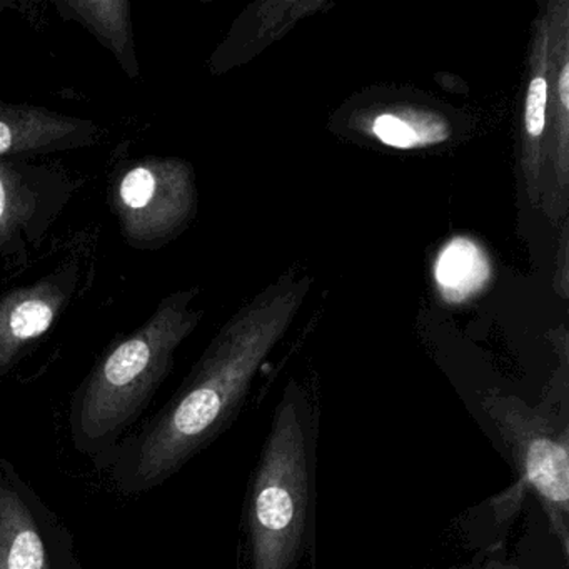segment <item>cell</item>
<instances>
[{"label": "cell", "mask_w": 569, "mask_h": 569, "mask_svg": "<svg viewBox=\"0 0 569 569\" xmlns=\"http://www.w3.org/2000/svg\"><path fill=\"white\" fill-rule=\"evenodd\" d=\"M266 341L229 329L208 349L171 401L126 445L116 468L121 491L158 488L234 421L268 351Z\"/></svg>", "instance_id": "6da1fadb"}, {"label": "cell", "mask_w": 569, "mask_h": 569, "mask_svg": "<svg viewBox=\"0 0 569 569\" xmlns=\"http://www.w3.org/2000/svg\"><path fill=\"white\" fill-rule=\"evenodd\" d=\"M318 419L286 389L252 472L246 502L249 569H296L311 541Z\"/></svg>", "instance_id": "7a4b0ae2"}, {"label": "cell", "mask_w": 569, "mask_h": 569, "mask_svg": "<svg viewBox=\"0 0 569 569\" xmlns=\"http://www.w3.org/2000/svg\"><path fill=\"white\" fill-rule=\"evenodd\" d=\"M191 298V292L166 298L141 328L116 342L92 368L72 401L78 449L108 448L142 415L171 371L179 346L198 325Z\"/></svg>", "instance_id": "3957f363"}, {"label": "cell", "mask_w": 569, "mask_h": 569, "mask_svg": "<svg viewBox=\"0 0 569 569\" xmlns=\"http://www.w3.org/2000/svg\"><path fill=\"white\" fill-rule=\"evenodd\" d=\"M489 419L515 458L526 488L545 509L549 528L569 555V431L566 415L535 411L515 399L488 406Z\"/></svg>", "instance_id": "277c9868"}, {"label": "cell", "mask_w": 569, "mask_h": 569, "mask_svg": "<svg viewBox=\"0 0 569 569\" xmlns=\"http://www.w3.org/2000/svg\"><path fill=\"white\" fill-rule=\"evenodd\" d=\"M192 206V172L181 159H138L112 181V211L126 242L136 249L171 241L188 222Z\"/></svg>", "instance_id": "5b68a950"}, {"label": "cell", "mask_w": 569, "mask_h": 569, "mask_svg": "<svg viewBox=\"0 0 569 569\" xmlns=\"http://www.w3.org/2000/svg\"><path fill=\"white\" fill-rule=\"evenodd\" d=\"M56 276L12 289L0 298V375H6L58 321L69 299Z\"/></svg>", "instance_id": "8992f818"}, {"label": "cell", "mask_w": 569, "mask_h": 569, "mask_svg": "<svg viewBox=\"0 0 569 569\" xmlns=\"http://www.w3.org/2000/svg\"><path fill=\"white\" fill-rule=\"evenodd\" d=\"M98 128L34 106L0 104V159L92 144Z\"/></svg>", "instance_id": "52a82bcc"}, {"label": "cell", "mask_w": 569, "mask_h": 569, "mask_svg": "<svg viewBox=\"0 0 569 569\" xmlns=\"http://www.w3.org/2000/svg\"><path fill=\"white\" fill-rule=\"evenodd\" d=\"M0 569H52L34 512L4 479H0Z\"/></svg>", "instance_id": "ba28073f"}, {"label": "cell", "mask_w": 569, "mask_h": 569, "mask_svg": "<svg viewBox=\"0 0 569 569\" xmlns=\"http://www.w3.org/2000/svg\"><path fill=\"white\" fill-rule=\"evenodd\" d=\"M59 14L84 26L118 59L126 74L139 78L132 31L131 4L128 0H64L56 2Z\"/></svg>", "instance_id": "9c48e42d"}, {"label": "cell", "mask_w": 569, "mask_h": 569, "mask_svg": "<svg viewBox=\"0 0 569 569\" xmlns=\"http://www.w3.org/2000/svg\"><path fill=\"white\" fill-rule=\"evenodd\" d=\"M38 208L34 189L18 166L0 161V252L31 221Z\"/></svg>", "instance_id": "30bf717a"}, {"label": "cell", "mask_w": 569, "mask_h": 569, "mask_svg": "<svg viewBox=\"0 0 569 569\" xmlns=\"http://www.w3.org/2000/svg\"><path fill=\"white\" fill-rule=\"evenodd\" d=\"M482 271L478 249L471 242L459 239L446 248L438 262L439 284L448 291L465 292L475 288Z\"/></svg>", "instance_id": "8fae6325"}, {"label": "cell", "mask_w": 569, "mask_h": 569, "mask_svg": "<svg viewBox=\"0 0 569 569\" xmlns=\"http://www.w3.org/2000/svg\"><path fill=\"white\" fill-rule=\"evenodd\" d=\"M375 132L382 142L395 148L408 149L421 141L418 132L408 122L391 114L376 119Z\"/></svg>", "instance_id": "7c38bea8"}, {"label": "cell", "mask_w": 569, "mask_h": 569, "mask_svg": "<svg viewBox=\"0 0 569 569\" xmlns=\"http://www.w3.org/2000/svg\"><path fill=\"white\" fill-rule=\"evenodd\" d=\"M546 101H548V84L545 79L536 78L529 86L528 99H526V129L531 136H539L545 131Z\"/></svg>", "instance_id": "4fadbf2b"}, {"label": "cell", "mask_w": 569, "mask_h": 569, "mask_svg": "<svg viewBox=\"0 0 569 569\" xmlns=\"http://www.w3.org/2000/svg\"><path fill=\"white\" fill-rule=\"evenodd\" d=\"M559 98H561L562 106L569 108V66L562 68L561 76H559Z\"/></svg>", "instance_id": "5bb4252c"}, {"label": "cell", "mask_w": 569, "mask_h": 569, "mask_svg": "<svg viewBox=\"0 0 569 569\" xmlns=\"http://www.w3.org/2000/svg\"><path fill=\"white\" fill-rule=\"evenodd\" d=\"M9 4H6V2H0V9L8 8Z\"/></svg>", "instance_id": "9a60e30c"}]
</instances>
